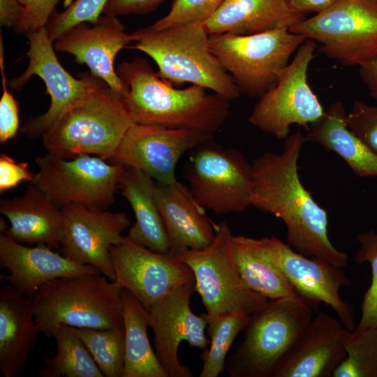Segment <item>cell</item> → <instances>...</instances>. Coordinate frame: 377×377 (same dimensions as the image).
<instances>
[{"label": "cell", "instance_id": "cell-24", "mask_svg": "<svg viewBox=\"0 0 377 377\" xmlns=\"http://www.w3.org/2000/svg\"><path fill=\"white\" fill-rule=\"evenodd\" d=\"M39 331L32 300L9 283L0 288V374L15 377L24 369Z\"/></svg>", "mask_w": 377, "mask_h": 377}, {"label": "cell", "instance_id": "cell-14", "mask_svg": "<svg viewBox=\"0 0 377 377\" xmlns=\"http://www.w3.org/2000/svg\"><path fill=\"white\" fill-rule=\"evenodd\" d=\"M213 137L193 130L133 123L108 161L138 169L157 183L172 184L177 181L175 167L181 156Z\"/></svg>", "mask_w": 377, "mask_h": 377}, {"label": "cell", "instance_id": "cell-2", "mask_svg": "<svg viewBox=\"0 0 377 377\" xmlns=\"http://www.w3.org/2000/svg\"><path fill=\"white\" fill-rule=\"evenodd\" d=\"M116 71L128 87L124 101L135 123L214 135L228 119L229 101L198 85L175 88L142 57L121 63Z\"/></svg>", "mask_w": 377, "mask_h": 377}, {"label": "cell", "instance_id": "cell-15", "mask_svg": "<svg viewBox=\"0 0 377 377\" xmlns=\"http://www.w3.org/2000/svg\"><path fill=\"white\" fill-rule=\"evenodd\" d=\"M114 281L131 291L148 310L179 286L195 281L191 268L170 256L151 251L124 237L110 247Z\"/></svg>", "mask_w": 377, "mask_h": 377}, {"label": "cell", "instance_id": "cell-25", "mask_svg": "<svg viewBox=\"0 0 377 377\" xmlns=\"http://www.w3.org/2000/svg\"><path fill=\"white\" fill-rule=\"evenodd\" d=\"M305 18L288 0H225L202 24L209 35H251L290 29Z\"/></svg>", "mask_w": 377, "mask_h": 377}, {"label": "cell", "instance_id": "cell-4", "mask_svg": "<svg viewBox=\"0 0 377 377\" xmlns=\"http://www.w3.org/2000/svg\"><path fill=\"white\" fill-rule=\"evenodd\" d=\"M122 290L100 273L51 280L31 297L38 328L50 337L57 324L101 329L123 326Z\"/></svg>", "mask_w": 377, "mask_h": 377}, {"label": "cell", "instance_id": "cell-21", "mask_svg": "<svg viewBox=\"0 0 377 377\" xmlns=\"http://www.w3.org/2000/svg\"><path fill=\"white\" fill-rule=\"evenodd\" d=\"M52 249L45 244L27 246L1 233L0 266L9 273L1 275V279L32 297L42 285L54 279L100 273L94 267L78 264Z\"/></svg>", "mask_w": 377, "mask_h": 377}, {"label": "cell", "instance_id": "cell-35", "mask_svg": "<svg viewBox=\"0 0 377 377\" xmlns=\"http://www.w3.org/2000/svg\"><path fill=\"white\" fill-rule=\"evenodd\" d=\"M109 0H74L64 10H55L50 17L46 30L53 42L71 27L82 22L94 23L103 13Z\"/></svg>", "mask_w": 377, "mask_h": 377}, {"label": "cell", "instance_id": "cell-37", "mask_svg": "<svg viewBox=\"0 0 377 377\" xmlns=\"http://www.w3.org/2000/svg\"><path fill=\"white\" fill-rule=\"evenodd\" d=\"M346 123L350 131L377 154V105L356 101L347 114Z\"/></svg>", "mask_w": 377, "mask_h": 377}, {"label": "cell", "instance_id": "cell-9", "mask_svg": "<svg viewBox=\"0 0 377 377\" xmlns=\"http://www.w3.org/2000/svg\"><path fill=\"white\" fill-rule=\"evenodd\" d=\"M289 30L318 43L341 65L360 66L377 57V0H334Z\"/></svg>", "mask_w": 377, "mask_h": 377}, {"label": "cell", "instance_id": "cell-30", "mask_svg": "<svg viewBox=\"0 0 377 377\" xmlns=\"http://www.w3.org/2000/svg\"><path fill=\"white\" fill-rule=\"evenodd\" d=\"M56 342L54 355L43 360L42 377H104L73 327L57 324L50 337Z\"/></svg>", "mask_w": 377, "mask_h": 377}, {"label": "cell", "instance_id": "cell-18", "mask_svg": "<svg viewBox=\"0 0 377 377\" xmlns=\"http://www.w3.org/2000/svg\"><path fill=\"white\" fill-rule=\"evenodd\" d=\"M195 291V281L184 284L148 311V322L154 333L156 357L168 377H192L189 368L180 363L178 348L186 341L192 347L205 349L209 341L205 337L207 320L195 315L190 300Z\"/></svg>", "mask_w": 377, "mask_h": 377}, {"label": "cell", "instance_id": "cell-36", "mask_svg": "<svg viewBox=\"0 0 377 377\" xmlns=\"http://www.w3.org/2000/svg\"><path fill=\"white\" fill-rule=\"evenodd\" d=\"M225 0H173L169 12L149 27L162 29L172 26L200 23L209 18Z\"/></svg>", "mask_w": 377, "mask_h": 377}, {"label": "cell", "instance_id": "cell-10", "mask_svg": "<svg viewBox=\"0 0 377 377\" xmlns=\"http://www.w3.org/2000/svg\"><path fill=\"white\" fill-rule=\"evenodd\" d=\"M35 162L38 171L32 183L59 207L77 204L107 209L126 169L87 154L66 159L46 153Z\"/></svg>", "mask_w": 377, "mask_h": 377}, {"label": "cell", "instance_id": "cell-44", "mask_svg": "<svg viewBox=\"0 0 377 377\" xmlns=\"http://www.w3.org/2000/svg\"><path fill=\"white\" fill-rule=\"evenodd\" d=\"M291 6L300 12L320 13L333 3L334 0H288Z\"/></svg>", "mask_w": 377, "mask_h": 377}, {"label": "cell", "instance_id": "cell-32", "mask_svg": "<svg viewBox=\"0 0 377 377\" xmlns=\"http://www.w3.org/2000/svg\"><path fill=\"white\" fill-rule=\"evenodd\" d=\"M73 329L89 351L103 376L122 377L125 360L124 325L104 329Z\"/></svg>", "mask_w": 377, "mask_h": 377}, {"label": "cell", "instance_id": "cell-42", "mask_svg": "<svg viewBox=\"0 0 377 377\" xmlns=\"http://www.w3.org/2000/svg\"><path fill=\"white\" fill-rule=\"evenodd\" d=\"M23 6L19 0H0V24L1 27L14 28L20 20Z\"/></svg>", "mask_w": 377, "mask_h": 377}, {"label": "cell", "instance_id": "cell-11", "mask_svg": "<svg viewBox=\"0 0 377 377\" xmlns=\"http://www.w3.org/2000/svg\"><path fill=\"white\" fill-rule=\"evenodd\" d=\"M317 43L306 39L293 59L278 73L276 84L258 98L249 121L261 131L278 139H286L290 126L309 130L325 110L307 80Z\"/></svg>", "mask_w": 377, "mask_h": 377}, {"label": "cell", "instance_id": "cell-5", "mask_svg": "<svg viewBox=\"0 0 377 377\" xmlns=\"http://www.w3.org/2000/svg\"><path fill=\"white\" fill-rule=\"evenodd\" d=\"M133 123L124 97L103 82L46 131L42 143L59 158L87 154L109 161Z\"/></svg>", "mask_w": 377, "mask_h": 377}, {"label": "cell", "instance_id": "cell-3", "mask_svg": "<svg viewBox=\"0 0 377 377\" xmlns=\"http://www.w3.org/2000/svg\"><path fill=\"white\" fill-rule=\"evenodd\" d=\"M127 48L149 56L158 73L172 84L191 83L210 90L230 102L241 96L230 75L213 54L209 34L202 24H187L162 29L146 27L131 33Z\"/></svg>", "mask_w": 377, "mask_h": 377}, {"label": "cell", "instance_id": "cell-7", "mask_svg": "<svg viewBox=\"0 0 377 377\" xmlns=\"http://www.w3.org/2000/svg\"><path fill=\"white\" fill-rule=\"evenodd\" d=\"M306 39L289 29L251 35H209L210 48L240 94L259 98L274 87L278 72Z\"/></svg>", "mask_w": 377, "mask_h": 377}, {"label": "cell", "instance_id": "cell-6", "mask_svg": "<svg viewBox=\"0 0 377 377\" xmlns=\"http://www.w3.org/2000/svg\"><path fill=\"white\" fill-rule=\"evenodd\" d=\"M314 309L295 293L269 300L249 316L242 341L226 360L230 377H272L284 355L313 318Z\"/></svg>", "mask_w": 377, "mask_h": 377}, {"label": "cell", "instance_id": "cell-27", "mask_svg": "<svg viewBox=\"0 0 377 377\" xmlns=\"http://www.w3.org/2000/svg\"><path fill=\"white\" fill-rule=\"evenodd\" d=\"M343 103H332L323 115L310 125L306 142L319 144L341 157L358 177L377 176V154L348 128Z\"/></svg>", "mask_w": 377, "mask_h": 377}, {"label": "cell", "instance_id": "cell-12", "mask_svg": "<svg viewBox=\"0 0 377 377\" xmlns=\"http://www.w3.org/2000/svg\"><path fill=\"white\" fill-rule=\"evenodd\" d=\"M186 178L191 193L205 209L225 214L251 207L252 164L237 149L210 141L197 147L190 156Z\"/></svg>", "mask_w": 377, "mask_h": 377}, {"label": "cell", "instance_id": "cell-38", "mask_svg": "<svg viewBox=\"0 0 377 377\" xmlns=\"http://www.w3.org/2000/svg\"><path fill=\"white\" fill-rule=\"evenodd\" d=\"M0 69L3 93L0 99V142L6 143L14 138L19 130V107L7 88L4 71V51L2 36H0Z\"/></svg>", "mask_w": 377, "mask_h": 377}, {"label": "cell", "instance_id": "cell-20", "mask_svg": "<svg viewBox=\"0 0 377 377\" xmlns=\"http://www.w3.org/2000/svg\"><path fill=\"white\" fill-rule=\"evenodd\" d=\"M347 329L317 312L278 364L272 377H330L346 356Z\"/></svg>", "mask_w": 377, "mask_h": 377}, {"label": "cell", "instance_id": "cell-43", "mask_svg": "<svg viewBox=\"0 0 377 377\" xmlns=\"http://www.w3.org/2000/svg\"><path fill=\"white\" fill-rule=\"evenodd\" d=\"M359 73L369 95L377 101V57L359 66Z\"/></svg>", "mask_w": 377, "mask_h": 377}, {"label": "cell", "instance_id": "cell-29", "mask_svg": "<svg viewBox=\"0 0 377 377\" xmlns=\"http://www.w3.org/2000/svg\"><path fill=\"white\" fill-rule=\"evenodd\" d=\"M121 298L125 334V360L122 377H168L148 338V311L126 288L122 290Z\"/></svg>", "mask_w": 377, "mask_h": 377}, {"label": "cell", "instance_id": "cell-16", "mask_svg": "<svg viewBox=\"0 0 377 377\" xmlns=\"http://www.w3.org/2000/svg\"><path fill=\"white\" fill-rule=\"evenodd\" d=\"M265 239L272 260L296 293L314 311H317L320 302L330 306L345 328L354 330V309L339 294L342 286H349L352 283L343 268L300 253L274 236L265 237Z\"/></svg>", "mask_w": 377, "mask_h": 377}, {"label": "cell", "instance_id": "cell-31", "mask_svg": "<svg viewBox=\"0 0 377 377\" xmlns=\"http://www.w3.org/2000/svg\"><path fill=\"white\" fill-rule=\"evenodd\" d=\"M203 315L211 341L209 348H205L200 355L202 362L200 377H217L225 370L227 353L235 337L246 327L250 316L240 313Z\"/></svg>", "mask_w": 377, "mask_h": 377}, {"label": "cell", "instance_id": "cell-26", "mask_svg": "<svg viewBox=\"0 0 377 377\" xmlns=\"http://www.w3.org/2000/svg\"><path fill=\"white\" fill-rule=\"evenodd\" d=\"M155 186L156 182L142 171L126 168L119 189L129 202L135 219L126 237L151 251L168 253L169 242L155 200Z\"/></svg>", "mask_w": 377, "mask_h": 377}, {"label": "cell", "instance_id": "cell-23", "mask_svg": "<svg viewBox=\"0 0 377 377\" xmlns=\"http://www.w3.org/2000/svg\"><path fill=\"white\" fill-rule=\"evenodd\" d=\"M0 213L10 224L3 232L14 240L59 249L65 225L63 210L34 183L21 195L1 199Z\"/></svg>", "mask_w": 377, "mask_h": 377}, {"label": "cell", "instance_id": "cell-19", "mask_svg": "<svg viewBox=\"0 0 377 377\" xmlns=\"http://www.w3.org/2000/svg\"><path fill=\"white\" fill-rule=\"evenodd\" d=\"M133 41L131 34L117 16L104 15L94 23H80L53 41L54 50L71 54L85 64L91 74L125 97L128 89L114 67L117 53Z\"/></svg>", "mask_w": 377, "mask_h": 377}, {"label": "cell", "instance_id": "cell-28", "mask_svg": "<svg viewBox=\"0 0 377 377\" xmlns=\"http://www.w3.org/2000/svg\"><path fill=\"white\" fill-rule=\"evenodd\" d=\"M234 257L248 288L268 300L296 293L283 273L272 260L265 237L233 235Z\"/></svg>", "mask_w": 377, "mask_h": 377}, {"label": "cell", "instance_id": "cell-1", "mask_svg": "<svg viewBox=\"0 0 377 377\" xmlns=\"http://www.w3.org/2000/svg\"><path fill=\"white\" fill-rule=\"evenodd\" d=\"M306 142L297 131L286 139L281 153L267 151L253 161L251 206L284 222L286 244L295 251L343 268L348 257L330 242L327 212L299 177L298 159Z\"/></svg>", "mask_w": 377, "mask_h": 377}, {"label": "cell", "instance_id": "cell-39", "mask_svg": "<svg viewBox=\"0 0 377 377\" xmlns=\"http://www.w3.org/2000/svg\"><path fill=\"white\" fill-rule=\"evenodd\" d=\"M23 6L21 17L13 30L26 34L46 26L59 0H19Z\"/></svg>", "mask_w": 377, "mask_h": 377}, {"label": "cell", "instance_id": "cell-41", "mask_svg": "<svg viewBox=\"0 0 377 377\" xmlns=\"http://www.w3.org/2000/svg\"><path fill=\"white\" fill-rule=\"evenodd\" d=\"M165 0H109L103 14L114 16L142 15L156 9Z\"/></svg>", "mask_w": 377, "mask_h": 377}, {"label": "cell", "instance_id": "cell-34", "mask_svg": "<svg viewBox=\"0 0 377 377\" xmlns=\"http://www.w3.org/2000/svg\"><path fill=\"white\" fill-rule=\"evenodd\" d=\"M360 246L355 255L357 264L369 262L371 283L364 295L360 322L355 330L377 328V231L369 230L356 237Z\"/></svg>", "mask_w": 377, "mask_h": 377}, {"label": "cell", "instance_id": "cell-40", "mask_svg": "<svg viewBox=\"0 0 377 377\" xmlns=\"http://www.w3.org/2000/svg\"><path fill=\"white\" fill-rule=\"evenodd\" d=\"M35 175L28 168L26 162L17 163L15 159L2 153L0 155V191L15 187L23 181L32 182Z\"/></svg>", "mask_w": 377, "mask_h": 377}, {"label": "cell", "instance_id": "cell-22", "mask_svg": "<svg viewBox=\"0 0 377 377\" xmlns=\"http://www.w3.org/2000/svg\"><path fill=\"white\" fill-rule=\"evenodd\" d=\"M154 197L166 230L172 257L187 249L198 250L212 244L214 224L191 193L178 181L156 182Z\"/></svg>", "mask_w": 377, "mask_h": 377}, {"label": "cell", "instance_id": "cell-13", "mask_svg": "<svg viewBox=\"0 0 377 377\" xmlns=\"http://www.w3.org/2000/svg\"><path fill=\"white\" fill-rule=\"evenodd\" d=\"M25 35L29 43L26 53L29 58L28 66L9 84L11 89L19 91L34 75L38 76L45 82L46 92L51 99L48 110L42 114L30 117L20 129L27 138H35L41 137L53 127L103 81L91 73L82 74L79 78L72 76L59 61L45 27Z\"/></svg>", "mask_w": 377, "mask_h": 377}, {"label": "cell", "instance_id": "cell-33", "mask_svg": "<svg viewBox=\"0 0 377 377\" xmlns=\"http://www.w3.org/2000/svg\"><path fill=\"white\" fill-rule=\"evenodd\" d=\"M346 358L333 377H377V328L346 330Z\"/></svg>", "mask_w": 377, "mask_h": 377}, {"label": "cell", "instance_id": "cell-17", "mask_svg": "<svg viewBox=\"0 0 377 377\" xmlns=\"http://www.w3.org/2000/svg\"><path fill=\"white\" fill-rule=\"evenodd\" d=\"M61 209L65 225L61 253L78 264L94 267L114 281L110 247L123 241L121 234L131 226L127 214L77 204Z\"/></svg>", "mask_w": 377, "mask_h": 377}, {"label": "cell", "instance_id": "cell-8", "mask_svg": "<svg viewBox=\"0 0 377 377\" xmlns=\"http://www.w3.org/2000/svg\"><path fill=\"white\" fill-rule=\"evenodd\" d=\"M215 237L210 245L187 249L175 258L192 269L195 291L209 315L240 313L251 315L264 307L268 299L246 286L235 263L231 229L227 221L214 224Z\"/></svg>", "mask_w": 377, "mask_h": 377}]
</instances>
